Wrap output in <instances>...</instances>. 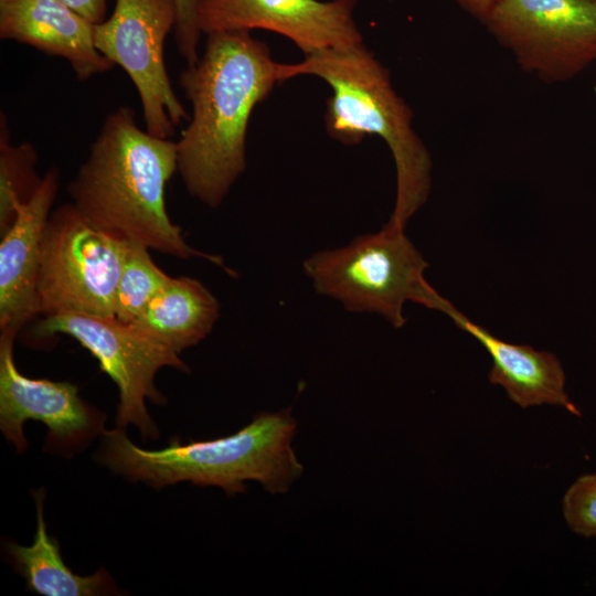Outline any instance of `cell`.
Instances as JSON below:
<instances>
[{
  "instance_id": "6da1fadb",
  "label": "cell",
  "mask_w": 596,
  "mask_h": 596,
  "mask_svg": "<svg viewBox=\"0 0 596 596\" xmlns=\"http://www.w3.org/2000/svg\"><path fill=\"white\" fill-rule=\"evenodd\" d=\"M203 55L179 76L192 117L178 146L188 192L217 207L246 168V131L255 106L277 82L280 63L251 31L206 34Z\"/></svg>"
},
{
  "instance_id": "7a4b0ae2",
  "label": "cell",
  "mask_w": 596,
  "mask_h": 596,
  "mask_svg": "<svg viewBox=\"0 0 596 596\" xmlns=\"http://www.w3.org/2000/svg\"><path fill=\"white\" fill-rule=\"evenodd\" d=\"M178 170V146L140 129L134 109L105 118L89 155L68 184L76 210L95 227L178 258L200 257L235 276L223 258L191 247L166 206V185Z\"/></svg>"
},
{
  "instance_id": "3957f363",
  "label": "cell",
  "mask_w": 596,
  "mask_h": 596,
  "mask_svg": "<svg viewBox=\"0 0 596 596\" xmlns=\"http://www.w3.org/2000/svg\"><path fill=\"white\" fill-rule=\"evenodd\" d=\"M296 429L290 409H284L258 414L226 437L187 444L172 439L162 449L147 450L116 426L102 433L98 459L114 472L155 488L190 481L233 496L245 492V482L254 480L278 494L304 471L291 446Z\"/></svg>"
},
{
  "instance_id": "277c9868",
  "label": "cell",
  "mask_w": 596,
  "mask_h": 596,
  "mask_svg": "<svg viewBox=\"0 0 596 596\" xmlns=\"http://www.w3.org/2000/svg\"><path fill=\"white\" fill-rule=\"evenodd\" d=\"M281 82L315 75L332 89L327 102L326 128L347 145L376 135L387 143L396 167V201L389 226L405 228L426 202L430 189V158L414 132L412 113L393 91L387 71L363 46L332 49L280 64Z\"/></svg>"
},
{
  "instance_id": "5b68a950",
  "label": "cell",
  "mask_w": 596,
  "mask_h": 596,
  "mask_svg": "<svg viewBox=\"0 0 596 596\" xmlns=\"http://www.w3.org/2000/svg\"><path fill=\"white\" fill-rule=\"evenodd\" d=\"M302 267L318 294L351 312L379 313L395 328L406 323V301L438 311L447 301L426 281L428 263L404 230L387 224L348 245L313 253Z\"/></svg>"
},
{
  "instance_id": "8992f818",
  "label": "cell",
  "mask_w": 596,
  "mask_h": 596,
  "mask_svg": "<svg viewBox=\"0 0 596 596\" xmlns=\"http://www.w3.org/2000/svg\"><path fill=\"white\" fill-rule=\"evenodd\" d=\"M126 245V241L92 225L72 203L54 210L41 241L39 315L115 317Z\"/></svg>"
},
{
  "instance_id": "52a82bcc",
  "label": "cell",
  "mask_w": 596,
  "mask_h": 596,
  "mask_svg": "<svg viewBox=\"0 0 596 596\" xmlns=\"http://www.w3.org/2000/svg\"><path fill=\"white\" fill-rule=\"evenodd\" d=\"M39 338L67 334L77 340L99 362L100 370L119 392L116 424L136 426L143 438H157L146 400L162 405L164 396L156 389L155 376L163 366L188 372L179 354L132 324L116 317L81 312L44 316L34 331Z\"/></svg>"
},
{
  "instance_id": "ba28073f",
  "label": "cell",
  "mask_w": 596,
  "mask_h": 596,
  "mask_svg": "<svg viewBox=\"0 0 596 596\" xmlns=\"http://www.w3.org/2000/svg\"><path fill=\"white\" fill-rule=\"evenodd\" d=\"M175 23L173 0H116L111 15L93 30L96 49L132 81L146 130L164 139L188 118L164 64V42Z\"/></svg>"
},
{
  "instance_id": "9c48e42d",
  "label": "cell",
  "mask_w": 596,
  "mask_h": 596,
  "mask_svg": "<svg viewBox=\"0 0 596 596\" xmlns=\"http://www.w3.org/2000/svg\"><path fill=\"white\" fill-rule=\"evenodd\" d=\"M15 337L0 332V429L17 451L26 449L23 425L28 419L47 427V446L66 451L102 434L105 417L81 398L75 384L19 372L13 358Z\"/></svg>"
},
{
  "instance_id": "30bf717a",
  "label": "cell",
  "mask_w": 596,
  "mask_h": 596,
  "mask_svg": "<svg viewBox=\"0 0 596 596\" xmlns=\"http://www.w3.org/2000/svg\"><path fill=\"white\" fill-rule=\"evenodd\" d=\"M356 0H200L202 33L263 29L291 40L305 55L362 44Z\"/></svg>"
},
{
  "instance_id": "8fae6325",
  "label": "cell",
  "mask_w": 596,
  "mask_h": 596,
  "mask_svg": "<svg viewBox=\"0 0 596 596\" xmlns=\"http://www.w3.org/2000/svg\"><path fill=\"white\" fill-rule=\"evenodd\" d=\"M486 21L535 61L575 72L596 58V0H498Z\"/></svg>"
},
{
  "instance_id": "7c38bea8",
  "label": "cell",
  "mask_w": 596,
  "mask_h": 596,
  "mask_svg": "<svg viewBox=\"0 0 596 596\" xmlns=\"http://www.w3.org/2000/svg\"><path fill=\"white\" fill-rule=\"evenodd\" d=\"M60 172L52 168L33 196L20 206L0 243V332L19 330L38 312L36 284L41 241L58 191Z\"/></svg>"
},
{
  "instance_id": "4fadbf2b",
  "label": "cell",
  "mask_w": 596,
  "mask_h": 596,
  "mask_svg": "<svg viewBox=\"0 0 596 596\" xmlns=\"http://www.w3.org/2000/svg\"><path fill=\"white\" fill-rule=\"evenodd\" d=\"M93 30V23L61 0H0L1 40L68 61L81 81L115 66L96 49Z\"/></svg>"
},
{
  "instance_id": "5bb4252c",
  "label": "cell",
  "mask_w": 596,
  "mask_h": 596,
  "mask_svg": "<svg viewBox=\"0 0 596 596\" xmlns=\"http://www.w3.org/2000/svg\"><path fill=\"white\" fill-rule=\"evenodd\" d=\"M441 312L472 336L492 359L489 381L501 385L509 398L521 407L543 404L565 408L575 416L581 412L565 390V373L560 360L550 352L530 345L512 344L492 336L446 301Z\"/></svg>"
},
{
  "instance_id": "9a60e30c",
  "label": "cell",
  "mask_w": 596,
  "mask_h": 596,
  "mask_svg": "<svg viewBox=\"0 0 596 596\" xmlns=\"http://www.w3.org/2000/svg\"><path fill=\"white\" fill-rule=\"evenodd\" d=\"M219 317L217 299L200 280L171 277L130 324L180 354L202 341Z\"/></svg>"
},
{
  "instance_id": "2e32d148",
  "label": "cell",
  "mask_w": 596,
  "mask_h": 596,
  "mask_svg": "<svg viewBox=\"0 0 596 596\" xmlns=\"http://www.w3.org/2000/svg\"><path fill=\"white\" fill-rule=\"evenodd\" d=\"M44 490L33 491L36 505V530L29 546L8 542L6 550L26 588L44 596H96L116 592L109 574L98 570L89 576L72 572L64 563L58 541L47 533L43 518Z\"/></svg>"
},
{
  "instance_id": "e0dca14e",
  "label": "cell",
  "mask_w": 596,
  "mask_h": 596,
  "mask_svg": "<svg viewBox=\"0 0 596 596\" xmlns=\"http://www.w3.org/2000/svg\"><path fill=\"white\" fill-rule=\"evenodd\" d=\"M38 153L29 142L12 145L7 118L0 119V235L14 222L20 206L39 189L42 178L35 173Z\"/></svg>"
},
{
  "instance_id": "ac0fdd59",
  "label": "cell",
  "mask_w": 596,
  "mask_h": 596,
  "mask_svg": "<svg viewBox=\"0 0 596 596\" xmlns=\"http://www.w3.org/2000/svg\"><path fill=\"white\" fill-rule=\"evenodd\" d=\"M170 279L152 260L148 247L127 242L116 290L115 317L134 323Z\"/></svg>"
},
{
  "instance_id": "d6986e66",
  "label": "cell",
  "mask_w": 596,
  "mask_h": 596,
  "mask_svg": "<svg viewBox=\"0 0 596 596\" xmlns=\"http://www.w3.org/2000/svg\"><path fill=\"white\" fill-rule=\"evenodd\" d=\"M568 528L584 538L596 536V473L578 477L563 498Z\"/></svg>"
},
{
  "instance_id": "ffe728a7",
  "label": "cell",
  "mask_w": 596,
  "mask_h": 596,
  "mask_svg": "<svg viewBox=\"0 0 596 596\" xmlns=\"http://www.w3.org/2000/svg\"><path fill=\"white\" fill-rule=\"evenodd\" d=\"M177 9L174 39L181 57L187 66H193L199 61L198 46L201 30L198 22L200 0H173Z\"/></svg>"
},
{
  "instance_id": "44dd1931",
  "label": "cell",
  "mask_w": 596,
  "mask_h": 596,
  "mask_svg": "<svg viewBox=\"0 0 596 596\" xmlns=\"http://www.w3.org/2000/svg\"><path fill=\"white\" fill-rule=\"evenodd\" d=\"M76 13L85 18L93 24H98L106 20V0H61Z\"/></svg>"
},
{
  "instance_id": "7402d4cb",
  "label": "cell",
  "mask_w": 596,
  "mask_h": 596,
  "mask_svg": "<svg viewBox=\"0 0 596 596\" xmlns=\"http://www.w3.org/2000/svg\"><path fill=\"white\" fill-rule=\"evenodd\" d=\"M473 14L487 20L498 0H457Z\"/></svg>"
},
{
  "instance_id": "603a6c76",
  "label": "cell",
  "mask_w": 596,
  "mask_h": 596,
  "mask_svg": "<svg viewBox=\"0 0 596 596\" xmlns=\"http://www.w3.org/2000/svg\"><path fill=\"white\" fill-rule=\"evenodd\" d=\"M595 92H596V89H595Z\"/></svg>"
}]
</instances>
